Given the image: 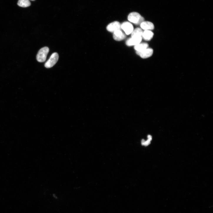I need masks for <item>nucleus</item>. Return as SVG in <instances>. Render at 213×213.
I'll list each match as a JSON object with an SVG mask.
<instances>
[{"label": "nucleus", "instance_id": "f257e3e1", "mask_svg": "<svg viewBox=\"0 0 213 213\" xmlns=\"http://www.w3.org/2000/svg\"><path fill=\"white\" fill-rule=\"evenodd\" d=\"M128 19L129 21L137 25H140L144 21V18L140 14L136 12L130 13Z\"/></svg>", "mask_w": 213, "mask_h": 213}, {"label": "nucleus", "instance_id": "f03ea898", "mask_svg": "<svg viewBox=\"0 0 213 213\" xmlns=\"http://www.w3.org/2000/svg\"><path fill=\"white\" fill-rule=\"evenodd\" d=\"M49 51V49L47 47L42 48L39 51L36 56V59L39 62H44Z\"/></svg>", "mask_w": 213, "mask_h": 213}, {"label": "nucleus", "instance_id": "7ed1b4c3", "mask_svg": "<svg viewBox=\"0 0 213 213\" xmlns=\"http://www.w3.org/2000/svg\"><path fill=\"white\" fill-rule=\"evenodd\" d=\"M59 59L58 53L55 52L51 55L48 60L45 63L44 66L47 68H49L54 66L57 63Z\"/></svg>", "mask_w": 213, "mask_h": 213}, {"label": "nucleus", "instance_id": "20e7f679", "mask_svg": "<svg viewBox=\"0 0 213 213\" xmlns=\"http://www.w3.org/2000/svg\"><path fill=\"white\" fill-rule=\"evenodd\" d=\"M153 49L151 48H147L141 51H136L137 55L143 59H147L151 56L153 54Z\"/></svg>", "mask_w": 213, "mask_h": 213}, {"label": "nucleus", "instance_id": "39448f33", "mask_svg": "<svg viewBox=\"0 0 213 213\" xmlns=\"http://www.w3.org/2000/svg\"><path fill=\"white\" fill-rule=\"evenodd\" d=\"M121 28L127 35L131 34L134 30L133 25L129 22L123 23L121 25Z\"/></svg>", "mask_w": 213, "mask_h": 213}, {"label": "nucleus", "instance_id": "423d86ee", "mask_svg": "<svg viewBox=\"0 0 213 213\" xmlns=\"http://www.w3.org/2000/svg\"><path fill=\"white\" fill-rule=\"evenodd\" d=\"M121 24L117 21H116L110 24L106 27L107 30L111 32H114L115 31L121 30Z\"/></svg>", "mask_w": 213, "mask_h": 213}, {"label": "nucleus", "instance_id": "0eeeda50", "mask_svg": "<svg viewBox=\"0 0 213 213\" xmlns=\"http://www.w3.org/2000/svg\"><path fill=\"white\" fill-rule=\"evenodd\" d=\"M142 38L141 36L131 37L126 42V45L129 46L136 45L141 42Z\"/></svg>", "mask_w": 213, "mask_h": 213}, {"label": "nucleus", "instance_id": "6e6552de", "mask_svg": "<svg viewBox=\"0 0 213 213\" xmlns=\"http://www.w3.org/2000/svg\"><path fill=\"white\" fill-rule=\"evenodd\" d=\"M126 38L125 34L121 30H117L114 32L113 38L116 41H122Z\"/></svg>", "mask_w": 213, "mask_h": 213}, {"label": "nucleus", "instance_id": "1a4fd4ad", "mask_svg": "<svg viewBox=\"0 0 213 213\" xmlns=\"http://www.w3.org/2000/svg\"><path fill=\"white\" fill-rule=\"evenodd\" d=\"M141 28L145 30H152L154 29L153 24L149 21H144L140 24Z\"/></svg>", "mask_w": 213, "mask_h": 213}, {"label": "nucleus", "instance_id": "9d476101", "mask_svg": "<svg viewBox=\"0 0 213 213\" xmlns=\"http://www.w3.org/2000/svg\"><path fill=\"white\" fill-rule=\"evenodd\" d=\"M154 35L153 33L151 31L145 30L143 32L142 37L145 40L150 41Z\"/></svg>", "mask_w": 213, "mask_h": 213}, {"label": "nucleus", "instance_id": "9b49d317", "mask_svg": "<svg viewBox=\"0 0 213 213\" xmlns=\"http://www.w3.org/2000/svg\"><path fill=\"white\" fill-rule=\"evenodd\" d=\"M148 44L146 43H143L135 46L134 48L136 51H141L148 48Z\"/></svg>", "mask_w": 213, "mask_h": 213}, {"label": "nucleus", "instance_id": "f8f14e48", "mask_svg": "<svg viewBox=\"0 0 213 213\" xmlns=\"http://www.w3.org/2000/svg\"><path fill=\"white\" fill-rule=\"evenodd\" d=\"M143 32L141 29L136 28L133 30L131 34L132 37H142Z\"/></svg>", "mask_w": 213, "mask_h": 213}, {"label": "nucleus", "instance_id": "ddd939ff", "mask_svg": "<svg viewBox=\"0 0 213 213\" xmlns=\"http://www.w3.org/2000/svg\"><path fill=\"white\" fill-rule=\"evenodd\" d=\"M18 5L20 7L26 8L30 6L31 4L29 0H19Z\"/></svg>", "mask_w": 213, "mask_h": 213}, {"label": "nucleus", "instance_id": "4468645a", "mask_svg": "<svg viewBox=\"0 0 213 213\" xmlns=\"http://www.w3.org/2000/svg\"><path fill=\"white\" fill-rule=\"evenodd\" d=\"M147 137L148 139L146 141H145L144 139L142 140L141 143L142 144V145L147 146L150 144V142L152 140V137L151 135H148Z\"/></svg>", "mask_w": 213, "mask_h": 213}, {"label": "nucleus", "instance_id": "2eb2a0df", "mask_svg": "<svg viewBox=\"0 0 213 213\" xmlns=\"http://www.w3.org/2000/svg\"><path fill=\"white\" fill-rule=\"evenodd\" d=\"M31 1H35V0H31Z\"/></svg>", "mask_w": 213, "mask_h": 213}]
</instances>
